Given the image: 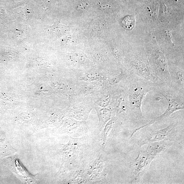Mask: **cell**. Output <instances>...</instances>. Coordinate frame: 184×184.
I'll return each instance as SVG.
<instances>
[{
	"label": "cell",
	"mask_w": 184,
	"mask_h": 184,
	"mask_svg": "<svg viewBox=\"0 0 184 184\" xmlns=\"http://www.w3.org/2000/svg\"><path fill=\"white\" fill-rule=\"evenodd\" d=\"M127 81L125 86L130 116L139 122L144 120L141 110L142 104L148 92L154 91L156 85L133 75H126Z\"/></svg>",
	"instance_id": "cell-1"
},
{
	"label": "cell",
	"mask_w": 184,
	"mask_h": 184,
	"mask_svg": "<svg viewBox=\"0 0 184 184\" xmlns=\"http://www.w3.org/2000/svg\"><path fill=\"white\" fill-rule=\"evenodd\" d=\"M48 28L59 37L64 36L70 31L69 27L64 25L59 21L56 22Z\"/></svg>",
	"instance_id": "cell-5"
},
{
	"label": "cell",
	"mask_w": 184,
	"mask_h": 184,
	"mask_svg": "<svg viewBox=\"0 0 184 184\" xmlns=\"http://www.w3.org/2000/svg\"><path fill=\"white\" fill-rule=\"evenodd\" d=\"M135 24V20L131 16H128L125 18L122 22L123 26L125 28L130 29L132 28Z\"/></svg>",
	"instance_id": "cell-6"
},
{
	"label": "cell",
	"mask_w": 184,
	"mask_h": 184,
	"mask_svg": "<svg viewBox=\"0 0 184 184\" xmlns=\"http://www.w3.org/2000/svg\"><path fill=\"white\" fill-rule=\"evenodd\" d=\"M154 91L163 96L168 103L166 111L161 116L152 120V123L167 119L175 112L184 108V93H181L172 86H156Z\"/></svg>",
	"instance_id": "cell-2"
},
{
	"label": "cell",
	"mask_w": 184,
	"mask_h": 184,
	"mask_svg": "<svg viewBox=\"0 0 184 184\" xmlns=\"http://www.w3.org/2000/svg\"><path fill=\"white\" fill-rule=\"evenodd\" d=\"M175 128V125L172 123L166 128L151 133L148 140L149 141L155 142L169 139L172 136Z\"/></svg>",
	"instance_id": "cell-4"
},
{
	"label": "cell",
	"mask_w": 184,
	"mask_h": 184,
	"mask_svg": "<svg viewBox=\"0 0 184 184\" xmlns=\"http://www.w3.org/2000/svg\"><path fill=\"white\" fill-rule=\"evenodd\" d=\"M171 76L172 86L181 93H184V69L178 68H169Z\"/></svg>",
	"instance_id": "cell-3"
}]
</instances>
